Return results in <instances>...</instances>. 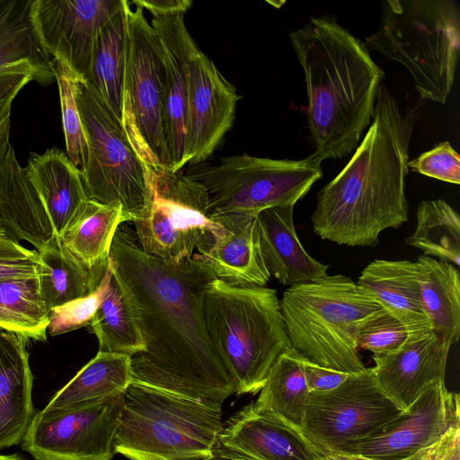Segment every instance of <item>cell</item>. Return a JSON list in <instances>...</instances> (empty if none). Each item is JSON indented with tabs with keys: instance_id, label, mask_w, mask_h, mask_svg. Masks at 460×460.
<instances>
[{
	"instance_id": "obj_1",
	"label": "cell",
	"mask_w": 460,
	"mask_h": 460,
	"mask_svg": "<svg viewBox=\"0 0 460 460\" xmlns=\"http://www.w3.org/2000/svg\"><path fill=\"white\" fill-rule=\"evenodd\" d=\"M108 265L126 296L145 349L131 357L133 382L222 405L235 384L209 339L203 296L217 278L194 254L173 264L144 252L122 223Z\"/></svg>"
},
{
	"instance_id": "obj_2",
	"label": "cell",
	"mask_w": 460,
	"mask_h": 460,
	"mask_svg": "<svg viewBox=\"0 0 460 460\" xmlns=\"http://www.w3.org/2000/svg\"><path fill=\"white\" fill-rule=\"evenodd\" d=\"M414 111H400L383 84L372 120L345 167L317 194L314 233L341 245L375 248L408 220L405 178Z\"/></svg>"
},
{
	"instance_id": "obj_3",
	"label": "cell",
	"mask_w": 460,
	"mask_h": 460,
	"mask_svg": "<svg viewBox=\"0 0 460 460\" xmlns=\"http://www.w3.org/2000/svg\"><path fill=\"white\" fill-rule=\"evenodd\" d=\"M289 39L305 75L312 155L341 159L369 127L385 73L332 16L310 17Z\"/></svg>"
},
{
	"instance_id": "obj_4",
	"label": "cell",
	"mask_w": 460,
	"mask_h": 460,
	"mask_svg": "<svg viewBox=\"0 0 460 460\" xmlns=\"http://www.w3.org/2000/svg\"><path fill=\"white\" fill-rule=\"evenodd\" d=\"M279 308L292 348L319 366L349 374L367 367L357 342L360 327L385 311L341 274L288 288Z\"/></svg>"
},
{
	"instance_id": "obj_5",
	"label": "cell",
	"mask_w": 460,
	"mask_h": 460,
	"mask_svg": "<svg viewBox=\"0 0 460 460\" xmlns=\"http://www.w3.org/2000/svg\"><path fill=\"white\" fill-rule=\"evenodd\" d=\"M203 307L209 339L236 394L259 393L279 356L290 347L276 289L216 279L205 290Z\"/></svg>"
},
{
	"instance_id": "obj_6",
	"label": "cell",
	"mask_w": 460,
	"mask_h": 460,
	"mask_svg": "<svg viewBox=\"0 0 460 460\" xmlns=\"http://www.w3.org/2000/svg\"><path fill=\"white\" fill-rule=\"evenodd\" d=\"M366 45L411 74L423 100L445 104L460 52V8L454 0H388Z\"/></svg>"
},
{
	"instance_id": "obj_7",
	"label": "cell",
	"mask_w": 460,
	"mask_h": 460,
	"mask_svg": "<svg viewBox=\"0 0 460 460\" xmlns=\"http://www.w3.org/2000/svg\"><path fill=\"white\" fill-rule=\"evenodd\" d=\"M221 406L132 383L114 452L128 460H211L223 429Z\"/></svg>"
},
{
	"instance_id": "obj_8",
	"label": "cell",
	"mask_w": 460,
	"mask_h": 460,
	"mask_svg": "<svg viewBox=\"0 0 460 460\" xmlns=\"http://www.w3.org/2000/svg\"><path fill=\"white\" fill-rule=\"evenodd\" d=\"M322 162L310 155L299 160L248 154L221 157L214 164L191 165L184 174L206 190L209 213H245L295 204L323 176Z\"/></svg>"
},
{
	"instance_id": "obj_9",
	"label": "cell",
	"mask_w": 460,
	"mask_h": 460,
	"mask_svg": "<svg viewBox=\"0 0 460 460\" xmlns=\"http://www.w3.org/2000/svg\"><path fill=\"white\" fill-rule=\"evenodd\" d=\"M76 103L87 145L80 171L88 198L119 203L123 221L142 215L148 196L147 169L130 144L121 122L87 82L77 81Z\"/></svg>"
},
{
	"instance_id": "obj_10",
	"label": "cell",
	"mask_w": 460,
	"mask_h": 460,
	"mask_svg": "<svg viewBox=\"0 0 460 460\" xmlns=\"http://www.w3.org/2000/svg\"><path fill=\"white\" fill-rule=\"evenodd\" d=\"M165 73L159 39L135 5L127 7V51L121 125L141 161L170 171L166 140Z\"/></svg>"
},
{
	"instance_id": "obj_11",
	"label": "cell",
	"mask_w": 460,
	"mask_h": 460,
	"mask_svg": "<svg viewBox=\"0 0 460 460\" xmlns=\"http://www.w3.org/2000/svg\"><path fill=\"white\" fill-rule=\"evenodd\" d=\"M148 196L135 225L144 252L169 263L193 254L199 241L213 226L206 190L181 171L148 166Z\"/></svg>"
},
{
	"instance_id": "obj_12",
	"label": "cell",
	"mask_w": 460,
	"mask_h": 460,
	"mask_svg": "<svg viewBox=\"0 0 460 460\" xmlns=\"http://www.w3.org/2000/svg\"><path fill=\"white\" fill-rule=\"evenodd\" d=\"M401 411L379 386L372 367H366L332 390L309 393L300 431L322 454L340 453Z\"/></svg>"
},
{
	"instance_id": "obj_13",
	"label": "cell",
	"mask_w": 460,
	"mask_h": 460,
	"mask_svg": "<svg viewBox=\"0 0 460 460\" xmlns=\"http://www.w3.org/2000/svg\"><path fill=\"white\" fill-rule=\"evenodd\" d=\"M124 394L35 412L22 448L35 460H112Z\"/></svg>"
},
{
	"instance_id": "obj_14",
	"label": "cell",
	"mask_w": 460,
	"mask_h": 460,
	"mask_svg": "<svg viewBox=\"0 0 460 460\" xmlns=\"http://www.w3.org/2000/svg\"><path fill=\"white\" fill-rule=\"evenodd\" d=\"M460 427L459 394L445 382L428 387L406 410L372 436L338 454L371 460H400L436 442Z\"/></svg>"
},
{
	"instance_id": "obj_15",
	"label": "cell",
	"mask_w": 460,
	"mask_h": 460,
	"mask_svg": "<svg viewBox=\"0 0 460 460\" xmlns=\"http://www.w3.org/2000/svg\"><path fill=\"white\" fill-rule=\"evenodd\" d=\"M123 0H33L38 33L55 60L87 82L99 34Z\"/></svg>"
},
{
	"instance_id": "obj_16",
	"label": "cell",
	"mask_w": 460,
	"mask_h": 460,
	"mask_svg": "<svg viewBox=\"0 0 460 460\" xmlns=\"http://www.w3.org/2000/svg\"><path fill=\"white\" fill-rule=\"evenodd\" d=\"M188 164H202L231 128L241 96L195 42L189 60Z\"/></svg>"
},
{
	"instance_id": "obj_17",
	"label": "cell",
	"mask_w": 460,
	"mask_h": 460,
	"mask_svg": "<svg viewBox=\"0 0 460 460\" xmlns=\"http://www.w3.org/2000/svg\"><path fill=\"white\" fill-rule=\"evenodd\" d=\"M452 345L433 330L411 332L396 350L373 356L372 370L385 395L406 411L428 387L445 382Z\"/></svg>"
},
{
	"instance_id": "obj_18",
	"label": "cell",
	"mask_w": 460,
	"mask_h": 460,
	"mask_svg": "<svg viewBox=\"0 0 460 460\" xmlns=\"http://www.w3.org/2000/svg\"><path fill=\"white\" fill-rule=\"evenodd\" d=\"M214 226L196 248L216 278L240 287H265L270 274L261 250L257 215H211Z\"/></svg>"
},
{
	"instance_id": "obj_19",
	"label": "cell",
	"mask_w": 460,
	"mask_h": 460,
	"mask_svg": "<svg viewBox=\"0 0 460 460\" xmlns=\"http://www.w3.org/2000/svg\"><path fill=\"white\" fill-rule=\"evenodd\" d=\"M12 104L7 102L0 107V228L40 251L54 233L43 202L10 139Z\"/></svg>"
},
{
	"instance_id": "obj_20",
	"label": "cell",
	"mask_w": 460,
	"mask_h": 460,
	"mask_svg": "<svg viewBox=\"0 0 460 460\" xmlns=\"http://www.w3.org/2000/svg\"><path fill=\"white\" fill-rule=\"evenodd\" d=\"M164 59L165 127L170 171H181L188 164L189 60L195 40L181 14L152 17Z\"/></svg>"
},
{
	"instance_id": "obj_21",
	"label": "cell",
	"mask_w": 460,
	"mask_h": 460,
	"mask_svg": "<svg viewBox=\"0 0 460 460\" xmlns=\"http://www.w3.org/2000/svg\"><path fill=\"white\" fill-rule=\"evenodd\" d=\"M225 424L217 449L235 460H323L299 429L263 414L253 402Z\"/></svg>"
},
{
	"instance_id": "obj_22",
	"label": "cell",
	"mask_w": 460,
	"mask_h": 460,
	"mask_svg": "<svg viewBox=\"0 0 460 460\" xmlns=\"http://www.w3.org/2000/svg\"><path fill=\"white\" fill-rule=\"evenodd\" d=\"M29 340L0 328V449L20 445L35 414Z\"/></svg>"
},
{
	"instance_id": "obj_23",
	"label": "cell",
	"mask_w": 460,
	"mask_h": 460,
	"mask_svg": "<svg viewBox=\"0 0 460 460\" xmlns=\"http://www.w3.org/2000/svg\"><path fill=\"white\" fill-rule=\"evenodd\" d=\"M24 169L43 202L54 235L60 238L90 199L79 169L57 147L30 153Z\"/></svg>"
},
{
	"instance_id": "obj_24",
	"label": "cell",
	"mask_w": 460,
	"mask_h": 460,
	"mask_svg": "<svg viewBox=\"0 0 460 460\" xmlns=\"http://www.w3.org/2000/svg\"><path fill=\"white\" fill-rule=\"evenodd\" d=\"M32 3L0 0V76L24 75L46 86L56 82V60L38 33Z\"/></svg>"
},
{
	"instance_id": "obj_25",
	"label": "cell",
	"mask_w": 460,
	"mask_h": 460,
	"mask_svg": "<svg viewBox=\"0 0 460 460\" xmlns=\"http://www.w3.org/2000/svg\"><path fill=\"white\" fill-rule=\"evenodd\" d=\"M294 206L275 207L257 215L265 265L280 284L292 287L327 275L329 265L311 257L301 244L293 221Z\"/></svg>"
},
{
	"instance_id": "obj_26",
	"label": "cell",
	"mask_w": 460,
	"mask_h": 460,
	"mask_svg": "<svg viewBox=\"0 0 460 460\" xmlns=\"http://www.w3.org/2000/svg\"><path fill=\"white\" fill-rule=\"evenodd\" d=\"M356 283L408 333L432 330L420 299L416 261L374 260L363 269Z\"/></svg>"
},
{
	"instance_id": "obj_27",
	"label": "cell",
	"mask_w": 460,
	"mask_h": 460,
	"mask_svg": "<svg viewBox=\"0 0 460 460\" xmlns=\"http://www.w3.org/2000/svg\"><path fill=\"white\" fill-rule=\"evenodd\" d=\"M133 382L131 357L98 351L46 405L58 410L125 394Z\"/></svg>"
},
{
	"instance_id": "obj_28",
	"label": "cell",
	"mask_w": 460,
	"mask_h": 460,
	"mask_svg": "<svg viewBox=\"0 0 460 460\" xmlns=\"http://www.w3.org/2000/svg\"><path fill=\"white\" fill-rule=\"evenodd\" d=\"M420 299L430 323L438 334L454 344L460 335V275L451 263L421 255L417 261Z\"/></svg>"
},
{
	"instance_id": "obj_29",
	"label": "cell",
	"mask_w": 460,
	"mask_h": 460,
	"mask_svg": "<svg viewBox=\"0 0 460 460\" xmlns=\"http://www.w3.org/2000/svg\"><path fill=\"white\" fill-rule=\"evenodd\" d=\"M301 355L291 346L270 368L254 406L263 414L299 429L309 395Z\"/></svg>"
},
{
	"instance_id": "obj_30",
	"label": "cell",
	"mask_w": 460,
	"mask_h": 460,
	"mask_svg": "<svg viewBox=\"0 0 460 460\" xmlns=\"http://www.w3.org/2000/svg\"><path fill=\"white\" fill-rule=\"evenodd\" d=\"M121 8L102 29L87 83L121 122V99L127 51V7Z\"/></svg>"
},
{
	"instance_id": "obj_31",
	"label": "cell",
	"mask_w": 460,
	"mask_h": 460,
	"mask_svg": "<svg viewBox=\"0 0 460 460\" xmlns=\"http://www.w3.org/2000/svg\"><path fill=\"white\" fill-rule=\"evenodd\" d=\"M122 223V208L119 203L102 204L89 199L59 239L89 270L104 272L116 231Z\"/></svg>"
},
{
	"instance_id": "obj_32",
	"label": "cell",
	"mask_w": 460,
	"mask_h": 460,
	"mask_svg": "<svg viewBox=\"0 0 460 460\" xmlns=\"http://www.w3.org/2000/svg\"><path fill=\"white\" fill-rule=\"evenodd\" d=\"M38 252L40 290L49 309L92 293L105 272L89 270L55 235Z\"/></svg>"
},
{
	"instance_id": "obj_33",
	"label": "cell",
	"mask_w": 460,
	"mask_h": 460,
	"mask_svg": "<svg viewBox=\"0 0 460 460\" xmlns=\"http://www.w3.org/2000/svg\"><path fill=\"white\" fill-rule=\"evenodd\" d=\"M89 326L98 340V351L133 357L145 349L136 317L111 270L103 299Z\"/></svg>"
},
{
	"instance_id": "obj_34",
	"label": "cell",
	"mask_w": 460,
	"mask_h": 460,
	"mask_svg": "<svg viewBox=\"0 0 460 460\" xmlns=\"http://www.w3.org/2000/svg\"><path fill=\"white\" fill-rule=\"evenodd\" d=\"M49 311L40 294L39 277L0 280V328L45 341Z\"/></svg>"
},
{
	"instance_id": "obj_35",
	"label": "cell",
	"mask_w": 460,
	"mask_h": 460,
	"mask_svg": "<svg viewBox=\"0 0 460 460\" xmlns=\"http://www.w3.org/2000/svg\"><path fill=\"white\" fill-rule=\"evenodd\" d=\"M406 243L425 256L460 265V218L444 199L421 201L416 210V226Z\"/></svg>"
},
{
	"instance_id": "obj_36",
	"label": "cell",
	"mask_w": 460,
	"mask_h": 460,
	"mask_svg": "<svg viewBox=\"0 0 460 460\" xmlns=\"http://www.w3.org/2000/svg\"><path fill=\"white\" fill-rule=\"evenodd\" d=\"M66 155L82 171L87 158V145L76 103L77 79L61 60L55 63Z\"/></svg>"
},
{
	"instance_id": "obj_37",
	"label": "cell",
	"mask_w": 460,
	"mask_h": 460,
	"mask_svg": "<svg viewBox=\"0 0 460 460\" xmlns=\"http://www.w3.org/2000/svg\"><path fill=\"white\" fill-rule=\"evenodd\" d=\"M110 276L111 269L107 263L102 279L92 293L51 308L48 326L49 334L57 336L90 325L103 299Z\"/></svg>"
},
{
	"instance_id": "obj_38",
	"label": "cell",
	"mask_w": 460,
	"mask_h": 460,
	"mask_svg": "<svg viewBox=\"0 0 460 460\" xmlns=\"http://www.w3.org/2000/svg\"><path fill=\"white\" fill-rule=\"evenodd\" d=\"M407 337L406 328L396 318L384 311L362 324L357 342L358 348L372 352L373 356H379L396 350L404 343Z\"/></svg>"
},
{
	"instance_id": "obj_39",
	"label": "cell",
	"mask_w": 460,
	"mask_h": 460,
	"mask_svg": "<svg viewBox=\"0 0 460 460\" xmlns=\"http://www.w3.org/2000/svg\"><path fill=\"white\" fill-rule=\"evenodd\" d=\"M408 168L439 181L460 183V156L448 141L439 142L418 157L409 159Z\"/></svg>"
},
{
	"instance_id": "obj_40",
	"label": "cell",
	"mask_w": 460,
	"mask_h": 460,
	"mask_svg": "<svg viewBox=\"0 0 460 460\" xmlns=\"http://www.w3.org/2000/svg\"><path fill=\"white\" fill-rule=\"evenodd\" d=\"M40 270L38 251L22 246L0 228V280L40 277Z\"/></svg>"
},
{
	"instance_id": "obj_41",
	"label": "cell",
	"mask_w": 460,
	"mask_h": 460,
	"mask_svg": "<svg viewBox=\"0 0 460 460\" xmlns=\"http://www.w3.org/2000/svg\"><path fill=\"white\" fill-rule=\"evenodd\" d=\"M323 456V460H371L338 453ZM400 460H460V427L450 429L436 442Z\"/></svg>"
},
{
	"instance_id": "obj_42",
	"label": "cell",
	"mask_w": 460,
	"mask_h": 460,
	"mask_svg": "<svg viewBox=\"0 0 460 460\" xmlns=\"http://www.w3.org/2000/svg\"><path fill=\"white\" fill-rule=\"evenodd\" d=\"M303 367L309 393L332 390L340 385L349 375L319 366L305 358L303 360Z\"/></svg>"
},
{
	"instance_id": "obj_43",
	"label": "cell",
	"mask_w": 460,
	"mask_h": 460,
	"mask_svg": "<svg viewBox=\"0 0 460 460\" xmlns=\"http://www.w3.org/2000/svg\"><path fill=\"white\" fill-rule=\"evenodd\" d=\"M129 3L147 10L152 17L184 15L192 5L190 0H134Z\"/></svg>"
},
{
	"instance_id": "obj_44",
	"label": "cell",
	"mask_w": 460,
	"mask_h": 460,
	"mask_svg": "<svg viewBox=\"0 0 460 460\" xmlns=\"http://www.w3.org/2000/svg\"><path fill=\"white\" fill-rule=\"evenodd\" d=\"M31 80L24 75H8L0 76V107L7 102H13L22 89Z\"/></svg>"
},
{
	"instance_id": "obj_45",
	"label": "cell",
	"mask_w": 460,
	"mask_h": 460,
	"mask_svg": "<svg viewBox=\"0 0 460 460\" xmlns=\"http://www.w3.org/2000/svg\"><path fill=\"white\" fill-rule=\"evenodd\" d=\"M0 460H25L22 456L17 454L13 455H0Z\"/></svg>"
},
{
	"instance_id": "obj_46",
	"label": "cell",
	"mask_w": 460,
	"mask_h": 460,
	"mask_svg": "<svg viewBox=\"0 0 460 460\" xmlns=\"http://www.w3.org/2000/svg\"><path fill=\"white\" fill-rule=\"evenodd\" d=\"M211 460H235V459L229 457V456L220 453L217 449H216L215 456Z\"/></svg>"
}]
</instances>
